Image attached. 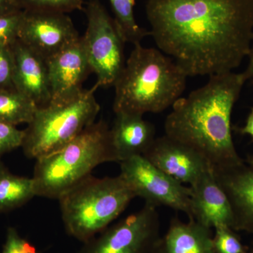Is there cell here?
Returning a JSON list of instances; mask_svg holds the SVG:
<instances>
[{
	"label": "cell",
	"mask_w": 253,
	"mask_h": 253,
	"mask_svg": "<svg viewBox=\"0 0 253 253\" xmlns=\"http://www.w3.org/2000/svg\"><path fill=\"white\" fill-rule=\"evenodd\" d=\"M150 36L187 77L232 72L251 53L253 0H148Z\"/></svg>",
	"instance_id": "obj_1"
},
{
	"label": "cell",
	"mask_w": 253,
	"mask_h": 253,
	"mask_svg": "<svg viewBox=\"0 0 253 253\" xmlns=\"http://www.w3.org/2000/svg\"><path fill=\"white\" fill-rule=\"evenodd\" d=\"M246 81L243 73L210 76L208 83L180 97L165 121V135L199 153L212 168L244 163L234 146L231 114Z\"/></svg>",
	"instance_id": "obj_2"
},
{
	"label": "cell",
	"mask_w": 253,
	"mask_h": 253,
	"mask_svg": "<svg viewBox=\"0 0 253 253\" xmlns=\"http://www.w3.org/2000/svg\"><path fill=\"white\" fill-rule=\"evenodd\" d=\"M187 78L159 49L136 44L115 83L113 111L141 116L163 112L181 97Z\"/></svg>",
	"instance_id": "obj_3"
},
{
	"label": "cell",
	"mask_w": 253,
	"mask_h": 253,
	"mask_svg": "<svg viewBox=\"0 0 253 253\" xmlns=\"http://www.w3.org/2000/svg\"><path fill=\"white\" fill-rule=\"evenodd\" d=\"M33 179L36 196L59 200L105 163H118L110 127L99 120L61 149L36 160Z\"/></svg>",
	"instance_id": "obj_4"
},
{
	"label": "cell",
	"mask_w": 253,
	"mask_h": 253,
	"mask_svg": "<svg viewBox=\"0 0 253 253\" xmlns=\"http://www.w3.org/2000/svg\"><path fill=\"white\" fill-rule=\"evenodd\" d=\"M134 198L120 175L88 176L59 199L66 233L86 243L109 227Z\"/></svg>",
	"instance_id": "obj_5"
},
{
	"label": "cell",
	"mask_w": 253,
	"mask_h": 253,
	"mask_svg": "<svg viewBox=\"0 0 253 253\" xmlns=\"http://www.w3.org/2000/svg\"><path fill=\"white\" fill-rule=\"evenodd\" d=\"M98 88L95 84L75 97L37 109L24 129L21 148L25 156L37 160L52 154L96 122L101 109L94 95Z\"/></svg>",
	"instance_id": "obj_6"
},
{
	"label": "cell",
	"mask_w": 253,
	"mask_h": 253,
	"mask_svg": "<svg viewBox=\"0 0 253 253\" xmlns=\"http://www.w3.org/2000/svg\"><path fill=\"white\" fill-rule=\"evenodd\" d=\"M87 26L83 41L99 87L114 86L126 66L125 44L113 18L99 0H91L85 9Z\"/></svg>",
	"instance_id": "obj_7"
},
{
	"label": "cell",
	"mask_w": 253,
	"mask_h": 253,
	"mask_svg": "<svg viewBox=\"0 0 253 253\" xmlns=\"http://www.w3.org/2000/svg\"><path fill=\"white\" fill-rule=\"evenodd\" d=\"M119 163V175L135 197L144 200L145 205L155 208L166 206L193 219L190 186L160 170L143 156H132Z\"/></svg>",
	"instance_id": "obj_8"
},
{
	"label": "cell",
	"mask_w": 253,
	"mask_h": 253,
	"mask_svg": "<svg viewBox=\"0 0 253 253\" xmlns=\"http://www.w3.org/2000/svg\"><path fill=\"white\" fill-rule=\"evenodd\" d=\"M160 237L156 208L145 205L84 243L78 253H151Z\"/></svg>",
	"instance_id": "obj_9"
},
{
	"label": "cell",
	"mask_w": 253,
	"mask_h": 253,
	"mask_svg": "<svg viewBox=\"0 0 253 253\" xmlns=\"http://www.w3.org/2000/svg\"><path fill=\"white\" fill-rule=\"evenodd\" d=\"M80 37L67 14L24 10L18 40L46 61Z\"/></svg>",
	"instance_id": "obj_10"
},
{
	"label": "cell",
	"mask_w": 253,
	"mask_h": 253,
	"mask_svg": "<svg viewBox=\"0 0 253 253\" xmlns=\"http://www.w3.org/2000/svg\"><path fill=\"white\" fill-rule=\"evenodd\" d=\"M51 101L71 99L84 90L83 84L91 72L83 37L46 60Z\"/></svg>",
	"instance_id": "obj_11"
},
{
	"label": "cell",
	"mask_w": 253,
	"mask_h": 253,
	"mask_svg": "<svg viewBox=\"0 0 253 253\" xmlns=\"http://www.w3.org/2000/svg\"><path fill=\"white\" fill-rule=\"evenodd\" d=\"M143 156L160 170L189 186L211 166L199 153L166 135L156 138Z\"/></svg>",
	"instance_id": "obj_12"
},
{
	"label": "cell",
	"mask_w": 253,
	"mask_h": 253,
	"mask_svg": "<svg viewBox=\"0 0 253 253\" xmlns=\"http://www.w3.org/2000/svg\"><path fill=\"white\" fill-rule=\"evenodd\" d=\"M216 180L225 193L234 217L233 229L253 235V165L243 163L212 168Z\"/></svg>",
	"instance_id": "obj_13"
},
{
	"label": "cell",
	"mask_w": 253,
	"mask_h": 253,
	"mask_svg": "<svg viewBox=\"0 0 253 253\" xmlns=\"http://www.w3.org/2000/svg\"><path fill=\"white\" fill-rule=\"evenodd\" d=\"M191 188L193 219L201 225L214 229L234 226V217L229 199L216 180L211 166Z\"/></svg>",
	"instance_id": "obj_14"
},
{
	"label": "cell",
	"mask_w": 253,
	"mask_h": 253,
	"mask_svg": "<svg viewBox=\"0 0 253 253\" xmlns=\"http://www.w3.org/2000/svg\"><path fill=\"white\" fill-rule=\"evenodd\" d=\"M11 49L15 89L32 100L38 109L47 106L51 103V94L46 60L18 39Z\"/></svg>",
	"instance_id": "obj_15"
},
{
	"label": "cell",
	"mask_w": 253,
	"mask_h": 253,
	"mask_svg": "<svg viewBox=\"0 0 253 253\" xmlns=\"http://www.w3.org/2000/svg\"><path fill=\"white\" fill-rule=\"evenodd\" d=\"M110 135L119 163L132 156H144L156 139V128L141 115L118 113Z\"/></svg>",
	"instance_id": "obj_16"
},
{
	"label": "cell",
	"mask_w": 253,
	"mask_h": 253,
	"mask_svg": "<svg viewBox=\"0 0 253 253\" xmlns=\"http://www.w3.org/2000/svg\"><path fill=\"white\" fill-rule=\"evenodd\" d=\"M212 229L194 219L172 218L167 232L158 239L151 253H215Z\"/></svg>",
	"instance_id": "obj_17"
},
{
	"label": "cell",
	"mask_w": 253,
	"mask_h": 253,
	"mask_svg": "<svg viewBox=\"0 0 253 253\" xmlns=\"http://www.w3.org/2000/svg\"><path fill=\"white\" fill-rule=\"evenodd\" d=\"M36 196L33 178L13 174L0 159V213L22 207Z\"/></svg>",
	"instance_id": "obj_18"
},
{
	"label": "cell",
	"mask_w": 253,
	"mask_h": 253,
	"mask_svg": "<svg viewBox=\"0 0 253 253\" xmlns=\"http://www.w3.org/2000/svg\"><path fill=\"white\" fill-rule=\"evenodd\" d=\"M38 107L16 89L0 91V123L17 126L29 124Z\"/></svg>",
	"instance_id": "obj_19"
},
{
	"label": "cell",
	"mask_w": 253,
	"mask_h": 253,
	"mask_svg": "<svg viewBox=\"0 0 253 253\" xmlns=\"http://www.w3.org/2000/svg\"><path fill=\"white\" fill-rule=\"evenodd\" d=\"M115 23L126 43L133 45L141 44L145 37L150 36V31L140 27L136 23L134 7L136 0H109Z\"/></svg>",
	"instance_id": "obj_20"
},
{
	"label": "cell",
	"mask_w": 253,
	"mask_h": 253,
	"mask_svg": "<svg viewBox=\"0 0 253 253\" xmlns=\"http://www.w3.org/2000/svg\"><path fill=\"white\" fill-rule=\"evenodd\" d=\"M212 244L215 253H249L237 231L227 226L214 228Z\"/></svg>",
	"instance_id": "obj_21"
},
{
	"label": "cell",
	"mask_w": 253,
	"mask_h": 253,
	"mask_svg": "<svg viewBox=\"0 0 253 253\" xmlns=\"http://www.w3.org/2000/svg\"><path fill=\"white\" fill-rule=\"evenodd\" d=\"M23 10L68 14L83 9V0H18Z\"/></svg>",
	"instance_id": "obj_22"
},
{
	"label": "cell",
	"mask_w": 253,
	"mask_h": 253,
	"mask_svg": "<svg viewBox=\"0 0 253 253\" xmlns=\"http://www.w3.org/2000/svg\"><path fill=\"white\" fill-rule=\"evenodd\" d=\"M24 10L0 16V46H11L18 39Z\"/></svg>",
	"instance_id": "obj_23"
},
{
	"label": "cell",
	"mask_w": 253,
	"mask_h": 253,
	"mask_svg": "<svg viewBox=\"0 0 253 253\" xmlns=\"http://www.w3.org/2000/svg\"><path fill=\"white\" fill-rule=\"evenodd\" d=\"M24 129L17 126L0 123V157L22 146Z\"/></svg>",
	"instance_id": "obj_24"
},
{
	"label": "cell",
	"mask_w": 253,
	"mask_h": 253,
	"mask_svg": "<svg viewBox=\"0 0 253 253\" xmlns=\"http://www.w3.org/2000/svg\"><path fill=\"white\" fill-rule=\"evenodd\" d=\"M14 59L11 47L0 46V91L15 89Z\"/></svg>",
	"instance_id": "obj_25"
},
{
	"label": "cell",
	"mask_w": 253,
	"mask_h": 253,
	"mask_svg": "<svg viewBox=\"0 0 253 253\" xmlns=\"http://www.w3.org/2000/svg\"><path fill=\"white\" fill-rule=\"evenodd\" d=\"M1 253H39L36 248L20 236L14 227H9L6 232V241Z\"/></svg>",
	"instance_id": "obj_26"
},
{
	"label": "cell",
	"mask_w": 253,
	"mask_h": 253,
	"mask_svg": "<svg viewBox=\"0 0 253 253\" xmlns=\"http://www.w3.org/2000/svg\"><path fill=\"white\" fill-rule=\"evenodd\" d=\"M22 9L18 0H0V16Z\"/></svg>",
	"instance_id": "obj_27"
},
{
	"label": "cell",
	"mask_w": 253,
	"mask_h": 253,
	"mask_svg": "<svg viewBox=\"0 0 253 253\" xmlns=\"http://www.w3.org/2000/svg\"><path fill=\"white\" fill-rule=\"evenodd\" d=\"M239 131L242 134H249L253 140V108L248 117L246 125L243 127L240 128ZM251 164L253 165V160L251 161Z\"/></svg>",
	"instance_id": "obj_28"
},
{
	"label": "cell",
	"mask_w": 253,
	"mask_h": 253,
	"mask_svg": "<svg viewBox=\"0 0 253 253\" xmlns=\"http://www.w3.org/2000/svg\"><path fill=\"white\" fill-rule=\"evenodd\" d=\"M249 56L250 61L249 65H248L246 69L242 73L246 81H247L248 80L252 79V78H253V33L252 43H251V53H250Z\"/></svg>",
	"instance_id": "obj_29"
},
{
	"label": "cell",
	"mask_w": 253,
	"mask_h": 253,
	"mask_svg": "<svg viewBox=\"0 0 253 253\" xmlns=\"http://www.w3.org/2000/svg\"><path fill=\"white\" fill-rule=\"evenodd\" d=\"M249 253H253V246L252 247V249L250 250V251H249Z\"/></svg>",
	"instance_id": "obj_30"
}]
</instances>
